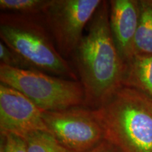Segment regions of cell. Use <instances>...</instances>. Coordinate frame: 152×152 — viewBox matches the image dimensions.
Returning <instances> with one entry per match:
<instances>
[{"label":"cell","mask_w":152,"mask_h":152,"mask_svg":"<svg viewBox=\"0 0 152 152\" xmlns=\"http://www.w3.org/2000/svg\"><path fill=\"white\" fill-rule=\"evenodd\" d=\"M0 61L1 64L12 68L21 69H34L21 56L7 47L3 42L0 43Z\"/></svg>","instance_id":"13"},{"label":"cell","mask_w":152,"mask_h":152,"mask_svg":"<svg viewBox=\"0 0 152 152\" xmlns=\"http://www.w3.org/2000/svg\"><path fill=\"white\" fill-rule=\"evenodd\" d=\"M43 111L24 94L0 83V134L11 133L24 137L28 133L48 132Z\"/></svg>","instance_id":"7"},{"label":"cell","mask_w":152,"mask_h":152,"mask_svg":"<svg viewBox=\"0 0 152 152\" xmlns=\"http://www.w3.org/2000/svg\"><path fill=\"white\" fill-rule=\"evenodd\" d=\"M140 22L134 40V55L152 54V0L140 1Z\"/></svg>","instance_id":"10"},{"label":"cell","mask_w":152,"mask_h":152,"mask_svg":"<svg viewBox=\"0 0 152 152\" xmlns=\"http://www.w3.org/2000/svg\"><path fill=\"white\" fill-rule=\"evenodd\" d=\"M102 2L101 0H50L44 9V20L64 58L73 55L84 35V28Z\"/></svg>","instance_id":"5"},{"label":"cell","mask_w":152,"mask_h":152,"mask_svg":"<svg viewBox=\"0 0 152 152\" xmlns=\"http://www.w3.org/2000/svg\"><path fill=\"white\" fill-rule=\"evenodd\" d=\"M0 81L24 94L44 111H58L84 104L79 82L53 77L36 69L0 64Z\"/></svg>","instance_id":"4"},{"label":"cell","mask_w":152,"mask_h":152,"mask_svg":"<svg viewBox=\"0 0 152 152\" xmlns=\"http://www.w3.org/2000/svg\"><path fill=\"white\" fill-rule=\"evenodd\" d=\"M0 134L4 140L6 152H28L26 141L22 137L11 133Z\"/></svg>","instance_id":"14"},{"label":"cell","mask_w":152,"mask_h":152,"mask_svg":"<svg viewBox=\"0 0 152 152\" xmlns=\"http://www.w3.org/2000/svg\"><path fill=\"white\" fill-rule=\"evenodd\" d=\"M48 132L70 152H89L105 140L102 125L92 109L80 106L44 111Z\"/></svg>","instance_id":"6"},{"label":"cell","mask_w":152,"mask_h":152,"mask_svg":"<svg viewBox=\"0 0 152 152\" xmlns=\"http://www.w3.org/2000/svg\"><path fill=\"white\" fill-rule=\"evenodd\" d=\"M92 110L105 140L121 152H152V99L144 93L122 86Z\"/></svg>","instance_id":"2"},{"label":"cell","mask_w":152,"mask_h":152,"mask_svg":"<svg viewBox=\"0 0 152 152\" xmlns=\"http://www.w3.org/2000/svg\"><path fill=\"white\" fill-rule=\"evenodd\" d=\"M23 138L26 141L28 152H70L47 131H34Z\"/></svg>","instance_id":"11"},{"label":"cell","mask_w":152,"mask_h":152,"mask_svg":"<svg viewBox=\"0 0 152 152\" xmlns=\"http://www.w3.org/2000/svg\"><path fill=\"white\" fill-rule=\"evenodd\" d=\"M122 85L140 91L152 99V54H135L125 63Z\"/></svg>","instance_id":"9"},{"label":"cell","mask_w":152,"mask_h":152,"mask_svg":"<svg viewBox=\"0 0 152 152\" xmlns=\"http://www.w3.org/2000/svg\"><path fill=\"white\" fill-rule=\"evenodd\" d=\"M0 152H6L4 140L1 134H0Z\"/></svg>","instance_id":"16"},{"label":"cell","mask_w":152,"mask_h":152,"mask_svg":"<svg viewBox=\"0 0 152 152\" xmlns=\"http://www.w3.org/2000/svg\"><path fill=\"white\" fill-rule=\"evenodd\" d=\"M50 0H0V9L4 13L36 15L42 13Z\"/></svg>","instance_id":"12"},{"label":"cell","mask_w":152,"mask_h":152,"mask_svg":"<svg viewBox=\"0 0 152 152\" xmlns=\"http://www.w3.org/2000/svg\"><path fill=\"white\" fill-rule=\"evenodd\" d=\"M72 56L84 91L83 105L96 109L123 86L125 64L109 25V1H102Z\"/></svg>","instance_id":"1"},{"label":"cell","mask_w":152,"mask_h":152,"mask_svg":"<svg viewBox=\"0 0 152 152\" xmlns=\"http://www.w3.org/2000/svg\"><path fill=\"white\" fill-rule=\"evenodd\" d=\"M0 37L34 69L77 80L75 73L56 49L42 14L1 13Z\"/></svg>","instance_id":"3"},{"label":"cell","mask_w":152,"mask_h":152,"mask_svg":"<svg viewBox=\"0 0 152 152\" xmlns=\"http://www.w3.org/2000/svg\"><path fill=\"white\" fill-rule=\"evenodd\" d=\"M89 152H121L113 144L105 140L97 147L94 148Z\"/></svg>","instance_id":"15"},{"label":"cell","mask_w":152,"mask_h":152,"mask_svg":"<svg viewBox=\"0 0 152 152\" xmlns=\"http://www.w3.org/2000/svg\"><path fill=\"white\" fill-rule=\"evenodd\" d=\"M140 16V1H109V25L120 56L127 63L134 56V40Z\"/></svg>","instance_id":"8"}]
</instances>
